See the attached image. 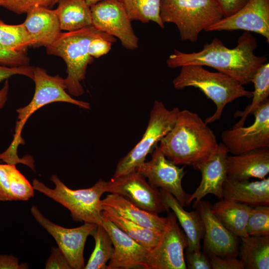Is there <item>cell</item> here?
<instances>
[{
	"label": "cell",
	"instance_id": "d4e9b609",
	"mask_svg": "<svg viewBox=\"0 0 269 269\" xmlns=\"http://www.w3.org/2000/svg\"><path fill=\"white\" fill-rule=\"evenodd\" d=\"M54 9L61 30L76 31L92 25L91 11L84 0H58Z\"/></svg>",
	"mask_w": 269,
	"mask_h": 269
},
{
	"label": "cell",
	"instance_id": "484cf974",
	"mask_svg": "<svg viewBox=\"0 0 269 269\" xmlns=\"http://www.w3.org/2000/svg\"><path fill=\"white\" fill-rule=\"evenodd\" d=\"M238 254L246 269H269V235L241 237Z\"/></svg>",
	"mask_w": 269,
	"mask_h": 269
},
{
	"label": "cell",
	"instance_id": "ee69618b",
	"mask_svg": "<svg viewBox=\"0 0 269 269\" xmlns=\"http://www.w3.org/2000/svg\"><path fill=\"white\" fill-rule=\"evenodd\" d=\"M9 88L8 81L6 80L3 87L0 89V110L4 107L7 101Z\"/></svg>",
	"mask_w": 269,
	"mask_h": 269
},
{
	"label": "cell",
	"instance_id": "b9f144b4",
	"mask_svg": "<svg viewBox=\"0 0 269 269\" xmlns=\"http://www.w3.org/2000/svg\"><path fill=\"white\" fill-rule=\"evenodd\" d=\"M13 201L5 164L0 163V201Z\"/></svg>",
	"mask_w": 269,
	"mask_h": 269
},
{
	"label": "cell",
	"instance_id": "277c9868",
	"mask_svg": "<svg viewBox=\"0 0 269 269\" xmlns=\"http://www.w3.org/2000/svg\"><path fill=\"white\" fill-rule=\"evenodd\" d=\"M181 68L173 80L174 87L178 90L189 87L198 88L216 106L214 114L205 119L207 124L219 120L227 104L239 98L252 97L253 91L247 90L238 80L225 74L210 72L197 65Z\"/></svg>",
	"mask_w": 269,
	"mask_h": 269
},
{
	"label": "cell",
	"instance_id": "ba28073f",
	"mask_svg": "<svg viewBox=\"0 0 269 269\" xmlns=\"http://www.w3.org/2000/svg\"><path fill=\"white\" fill-rule=\"evenodd\" d=\"M180 111L178 107L169 110L162 102L155 101L142 138L119 160L113 178L128 173L143 163L147 154L152 152L157 143L171 130Z\"/></svg>",
	"mask_w": 269,
	"mask_h": 269
},
{
	"label": "cell",
	"instance_id": "8992f818",
	"mask_svg": "<svg viewBox=\"0 0 269 269\" xmlns=\"http://www.w3.org/2000/svg\"><path fill=\"white\" fill-rule=\"evenodd\" d=\"M50 179L55 184L54 189L36 179L32 180V185L35 190L67 208L74 220L102 225L103 207L101 197L107 192V181L101 179L90 188L73 190L55 174Z\"/></svg>",
	"mask_w": 269,
	"mask_h": 269
},
{
	"label": "cell",
	"instance_id": "f546056e",
	"mask_svg": "<svg viewBox=\"0 0 269 269\" xmlns=\"http://www.w3.org/2000/svg\"><path fill=\"white\" fill-rule=\"evenodd\" d=\"M95 240V246L85 269H107V263L111 260L114 253L112 240L104 227L98 225L92 235Z\"/></svg>",
	"mask_w": 269,
	"mask_h": 269
},
{
	"label": "cell",
	"instance_id": "cb8c5ba5",
	"mask_svg": "<svg viewBox=\"0 0 269 269\" xmlns=\"http://www.w3.org/2000/svg\"><path fill=\"white\" fill-rule=\"evenodd\" d=\"M252 206L221 199L211 206L214 215L222 224L238 237L248 236L246 228Z\"/></svg>",
	"mask_w": 269,
	"mask_h": 269
},
{
	"label": "cell",
	"instance_id": "7bdbcfd3",
	"mask_svg": "<svg viewBox=\"0 0 269 269\" xmlns=\"http://www.w3.org/2000/svg\"><path fill=\"white\" fill-rule=\"evenodd\" d=\"M28 269L26 264L19 263V260L12 255H0V269Z\"/></svg>",
	"mask_w": 269,
	"mask_h": 269
},
{
	"label": "cell",
	"instance_id": "3957f363",
	"mask_svg": "<svg viewBox=\"0 0 269 269\" xmlns=\"http://www.w3.org/2000/svg\"><path fill=\"white\" fill-rule=\"evenodd\" d=\"M32 80L35 83L33 97L28 104L16 110L17 118L13 139L9 146L0 153V160L7 164H24L25 159L17 154V148L24 141L21 134L30 117L42 107L54 102H65L86 110L90 109L89 103L72 98L67 92L64 79L59 75L51 76L44 69L34 67Z\"/></svg>",
	"mask_w": 269,
	"mask_h": 269
},
{
	"label": "cell",
	"instance_id": "bcb514c9",
	"mask_svg": "<svg viewBox=\"0 0 269 269\" xmlns=\"http://www.w3.org/2000/svg\"><path fill=\"white\" fill-rule=\"evenodd\" d=\"M3 0H0V6H2Z\"/></svg>",
	"mask_w": 269,
	"mask_h": 269
},
{
	"label": "cell",
	"instance_id": "4fadbf2b",
	"mask_svg": "<svg viewBox=\"0 0 269 269\" xmlns=\"http://www.w3.org/2000/svg\"><path fill=\"white\" fill-rule=\"evenodd\" d=\"M135 170L153 186L172 194L183 207L188 206L190 194L182 186V180L186 173L184 166L179 167L168 159L159 146L156 145L152 151L151 160L144 161Z\"/></svg>",
	"mask_w": 269,
	"mask_h": 269
},
{
	"label": "cell",
	"instance_id": "ab89813d",
	"mask_svg": "<svg viewBox=\"0 0 269 269\" xmlns=\"http://www.w3.org/2000/svg\"><path fill=\"white\" fill-rule=\"evenodd\" d=\"M34 66L23 65L19 66H0V83L16 75L26 76L32 79Z\"/></svg>",
	"mask_w": 269,
	"mask_h": 269
},
{
	"label": "cell",
	"instance_id": "4dcf8cb0",
	"mask_svg": "<svg viewBox=\"0 0 269 269\" xmlns=\"http://www.w3.org/2000/svg\"><path fill=\"white\" fill-rule=\"evenodd\" d=\"M0 44L8 50L21 52L32 46L33 41L23 23L8 24L0 20Z\"/></svg>",
	"mask_w": 269,
	"mask_h": 269
},
{
	"label": "cell",
	"instance_id": "44dd1931",
	"mask_svg": "<svg viewBox=\"0 0 269 269\" xmlns=\"http://www.w3.org/2000/svg\"><path fill=\"white\" fill-rule=\"evenodd\" d=\"M222 197L223 199L251 206L269 205V178L250 181L227 177L223 185Z\"/></svg>",
	"mask_w": 269,
	"mask_h": 269
},
{
	"label": "cell",
	"instance_id": "4316f807",
	"mask_svg": "<svg viewBox=\"0 0 269 269\" xmlns=\"http://www.w3.org/2000/svg\"><path fill=\"white\" fill-rule=\"evenodd\" d=\"M103 207L102 215L149 251L153 249L159 242L162 231L140 226L123 217L111 208Z\"/></svg>",
	"mask_w": 269,
	"mask_h": 269
},
{
	"label": "cell",
	"instance_id": "7402d4cb",
	"mask_svg": "<svg viewBox=\"0 0 269 269\" xmlns=\"http://www.w3.org/2000/svg\"><path fill=\"white\" fill-rule=\"evenodd\" d=\"M102 201L103 206L111 208L123 217L145 228L162 232L167 222V217L143 210L119 194H108Z\"/></svg>",
	"mask_w": 269,
	"mask_h": 269
},
{
	"label": "cell",
	"instance_id": "e0dca14e",
	"mask_svg": "<svg viewBox=\"0 0 269 269\" xmlns=\"http://www.w3.org/2000/svg\"><path fill=\"white\" fill-rule=\"evenodd\" d=\"M102 226L109 234L114 253L107 269H147L149 251L138 244L102 215Z\"/></svg>",
	"mask_w": 269,
	"mask_h": 269
},
{
	"label": "cell",
	"instance_id": "8fae6325",
	"mask_svg": "<svg viewBox=\"0 0 269 269\" xmlns=\"http://www.w3.org/2000/svg\"><path fill=\"white\" fill-rule=\"evenodd\" d=\"M146 178L134 170L107 182V192L120 195L137 207L159 214L169 212L162 199L160 190L147 182Z\"/></svg>",
	"mask_w": 269,
	"mask_h": 269
},
{
	"label": "cell",
	"instance_id": "52a82bcc",
	"mask_svg": "<svg viewBox=\"0 0 269 269\" xmlns=\"http://www.w3.org/2000/svg\"><path fill=\"white\" fill-rule=\"evenodd\" d=\"M160 16L163 24L173 23L182 40L197 41L203 30L223 17L214 0H161Z\"/></svg>",
	"mask_w": 269,
	"mask_h": 269
},
{
	"label": "cell",
	"instance_id": "9a60e30c",
	"mask_svg": "<svg viewBox=\"0 0 269 269\" xmlns=\"http://www.w3.org/2000/svg\"><path fill=\"white\" fill-rule=\"evenodd\" d=\"M194 205L204 224V252L208 255L237 257L239 246L238 237L229 231L214 215L210 203L201 200Z\"/></svg>",
	"mask_w": 269,
	"mask_h": 269
},
{
	"label": "cell",
	"instance_id": "ac0fdd59",
	"mask_svg": "<svg viewBox=\"0 0 269 269\" xmlns=\"http://www.w3.org/2000/svg\"><path fill=\"white\" fill-rule=\"evenodd\" d=\"M228 153L226 147L221 142L215 151L197 166L196 170L201 173V181L194 192L190 194L188 206L193 201L194 204L198 202L209 194L220 199L223 198V185L227 177L226 162Z\"/></svg>",
	"mask_w": 269,
	"mask_h": 269
},
{
	"label": "cell",
	"instance_id": "f6af8a7d",
	"mask_svg": "<svg viewBox=\"0 0 269 269\" xmlns=\"http://www.w3.org/2000/svg\"><path fill=\"white\" fill-rule=\"evenodd\" d=\"M58 0H57L56 1V3L57 2ZM86 1V2L89 5V6H92L95 4H96V3H97L98 2L100 1V0H84Z\"/></svg>",
	"mask_w": 269,
	"mask_h": 269
},
{
	"label": "cell",
	"instance_id": "d590c367",
	"mask_svg": "<svg viewBox=\"0 0 269 269\" xmlns=\"http://www.w3.org/2000/svg\"><path fill=\"white\" fill-rule=\"evenodd\" d=\"M184 257L187 269H212L209 256L200 250L191 251L187 249Z\"/></svg>",
	"mask_w": 269,
	"mask_h": 269
},
{
	"label": "cell",
	"instance_id": "f35d334b",
	"mask_svg": "<svg viewBox=\"0 0 269 269\" xmlns=\"http://www.w3.org/2000/svg\"><path fill=\"white\" fill-rule=\"evenodd\" d=\"M46 269H71V267L63 252L58 247H53L51 254L45 263Z\"/></svg>",
	"mask_w": 269,
	"mask_h": 269
},
{
	"label": "cell",
	"instance_id": "1f68e13d",
	"mask_svg": "<svg viewBox=\"0 0 269 269\" xmlns=\"http://www.w3.org/2000/svg\"><path fill=\"white\" fill-rule=\"evenodd\" d=\"M12 200L26 201L34 196V189L15 165L5 163Z\"/></svg>",
	"mask_w": 269,
	"mask_h": 269
},
{
	"label": "cell",
	"instance_id": "603a6c76",
	"mask_svg": "<svg viewBox=\"0 0 269 269\" xmlns=\"http://www.w3.org/2000/svg\"><path fill=\"white\" fill-rule=\"evenodd\" d=\"M162 199L171 209L183 229L187 238L189 250H200L204 234V226L198 210L187 211L170 193L160 189Z\"/></svg>",
	"mask_w": 269,
	"mask_h": 269
},
{
	"label": "cell",
	"instance_id": "8d00e7d4",
	"mask_svg": "<svg viewBox=\"0 0 269 269\" xmlns=\"http://www.w3.org/2000/svg\"><path fill=\"white\" fill-rule=\"evenodd\" d=\"M29 58L26 51L15 52L9 51L0 44V64L7 66L28 65Z\"/></svg>",
	"mask_w": 269,
	"mask_h": 269
},
{
	"label": "cell",
	"instance_id": "60d3db41",
	"mask_svg": "<svg viewBox=\"0 0 269 269\" xmlns=\"http://www.w3.org/2000/svg\"><path fill=\"white\" fill-rule=\"evenodd\" d=\"M220 8L223 17L233 15L242 8L250 0H214Z\"/></svg>",
	"mask_w": 269,
	"mask_h": 269
},
{
	"label": "cell",
	"instance_id": "2e32d148",
	"mask_svg": "<svg viewBox=\"0 0 269 269\" xmlns=\"http://www.w3.org/2000/svg\"><path fill=\"white\" fill-rule=\"evenodd\" d=\"M243 30L264 36L269 42V0H250L233 15L223 17L206 31Z\"/></svg>",
	"mask_w": 269,
	"mask_h": 269
},
{
	"label": "cell",
	"instance_id": "9c48e42d",
	"mask_svg": "<svg viewBox=\"0 0 269 269\" xmlns=\"http://www.w3.org/2000/svg\"><path fill=\"white\" fill-rule=\"evenodd\" d=\"M167 217L159 242L148 253L147 269H187L184 257L187 238L173 212H169Z\"/></svg>",
	"mask_w": 269,
	"mask_h": 269
},
{
	"label": "cell",
	"instance_id": "7a4b0ae2",
	"mask_svg": "<svg viewBox=\"0 0 269 269\" xmlns=\"http://www.w3.org/2000/svg\"><path fill=\"white\" fill-rule=\"evenodd\" d=\"M158 146L165 156L176 165L196 169L217 148L219 143L212 130L196 113L180 111L171 130Z\"/></svg>",
	"mask_w": 269,
	"mask_h": 269
},
{
	"label": "cell",
	"instance_id": "d6986e66",
	"mask_svg": "<svg viewBox=\"0 0 269 269\" xmlns=\"http://www.w3.org/2000/svg\"><path fill=\"white\" fill-rule=\"evenodd\" d=\"M227 177L241 180L265 178L269 173V147L255 149L239 154L228 155Z\"/></svg>",
	"mask_w": 269,
	"mask_h": 269
},
{
	"label": "cell",
	"instance_id": "d6a6232c",
	"mask_svg": "<svg viewBox=\"0 0 269 269\" xmlns=\"http://www.w3.org/2000/svg\"><path fill=\"white\" fill-rule=\"evenodd\" d=\"M246 231L248 236L269 235V205L252 206Z\"/></svg>",
	"mask_w": 269,
	"mask_h": 269
},
{
	"label": "cell",
	"instance_id": "836d02e7",
	"mask_svg": "<svg viewBox=\"0 0 269 269\" xmlns=\"http://www.w3.org/2000/svg\"><path fill=\"white\" fill-rule=\"evenodd\" d=\"M57 0H3L2 5L16 14L27 13L38 7H48L56 3Z\"/></svg>",
	"mask_w": 269,
	"mask_h": 269
},
{
	"label": "cell",
	"instance_id": "74e56055",
	"mask_svg": "<svg viewBox=\"0 0 269 269\" xmlns=\"http://www.w3.org/2000/svg\"><path fill=\"white\" fill-rule=\"evenodd\" d=\"M210 258L212 269H244L243 264L236 257H221L216 255H208Z\"/></svg>",
	"mask_w": 269,
	"mask_h": 269
},
{
	"label": "cell",
	"instance_id": "f1b7e54d",
	"mask_svg": "<svg viewBox=\"0 0 269 269\" xmlns=\"http://www.w3.org/2000/svg\"><path fill=\"white\" fill-rule=\"evenodd\" d=\"M130 19L142 23L153 21L163 28L160 16L161 0H120Z\"/></svg>",
	"mask_w": 269,
	"mask_h": 269
},
{
	"label": "cell",
	"instance_id": "6da1fadb",
	"mask_svg": "<svg viewBox=\"0 0 269 269\" xmlns=\"http://www.w3.org/2000/svg\"><path fill=\"white\" fill-rule=\"evenodd\" d=\"M257 46L256 39L250 32L245 31L239 37L234 48L227 47L219 39L214 38L198 52L184 53L175 49L166 64L172 68L190 65L209 66L244 85L251 83L257 70L268 60L265 56L254 54Z\"/></svg>",
	"mask_w": 269,
	"mask_h": 269
},
{
	"label": "cell",
	"instance_id": "e575fe53",
	"mask_svg": "<svg viewBox=\"0 0 269 269\" xmlns=\"http://www.w3.org/2000/svg\"><path fill=\"white\" fill-rule=\"evenodd\" d=\"M116 38L107 33L94 37L90 42L88 53L93 58H99L107 54L111 50L112 44Z\"/></svg>",
	"mask_w": 269,
	"mask_h": 269
},
{
	"label": "cell",
	"instance_id": "5b68a950",
	"mask_svg": "<svg viewBox=\"0 0 269 269\" xmlns=\"http://www.w3.org/2000/svg\"><path fill=\"white\" fill-rule=\"evenodd\" d=\"M104 32L94 26L76 31L60 33L56 39L46 48L48 54L60 57L67 66L65 80L67 91L79 97L84 93L81 82L85 78L88 65L94 60L88 53L90 41Z\"/></svg>",
	"mask_w": 269,
	"mask_h": 269
},
{
	"label": "cell",
	"instance_id": "5bb4252c",
	"mask_svg": "<svg viewBox=\"0 0 269 269\" xmlns=\"http://www.w3.org/2000/svg\"><path fill=\"white\" fill-rule=\"evenodd\" d=\"M253 115L255 120L251 126L232 127L222 133V142L233 155L269 147V100L262 104Z\"/></svg>",
	"mask_w": 269,
	"mask_h": 269
},
{
	"label": "cell",
	"instance_id": "83f0119b",
	"mask_svg": "<svg viewBox=\"0 0 269 269\" xmlns=\"http://www.w3.org/2000/svg\"><path fill=\"white\" fill-rule=\"evenodd\" d=\"M251 82L254 84L251 104L246 107L243 111H237L234 118L241 117V119L233 127L244 126L247 117L253 113L268 99L269 96V63L262 65L253 77Z\"/></svg>",
	"mask_w": 269,
	"mask_h": 269
},
{
	"label": "cell",
	"instance_id": "7c38bea8",
	"mask_svg": "<svg viewBox=\"0 0 269 269\" xmlns=\"http://www.w3.org/2000/svg\"><path fill=\"white\" fill-rule=\"evenodd\" d=\"M90 8L93 26L118 38L128 49L134 50L138 47V38L120 0H101Z\"/></svg>",
	"mask_w": 269,
	"mask_h": 269
},
{
	"label": "cell",
	"instance_id": "30bf717a",
	"mask_svg": "<svg viewBox=\"0 0 269 269\" xmlns=\"http://www.w3.org/2000/svg\"><path fill=\"white\" fill-rule=\"evenodd\" d=\"M30 211L35 220L55 239L58 247L67 259L71 268L84 269L85 245L88 237L92 235L98 225L84 223L76 228H67L52 222L44 217L35 206L31 207Z\"/></svg>",
	"mask_w": 269,
	"mask_h": 269
},
{
	"label": "cell",
	"instance_id": "ffe728a7",
	"mask_svg": "<svg viewBox=\"0 0 269 269\" xmlns=\"http://www.w3.org/2000/svg\"><path fill=\"white\" fill-rule=\"evenodd\" d=\"M23 24L33 41L32 46L47 47L61 33L60 23L55 10L38 7L27 13Z\"/></svg>",
	"mask_w": 269,
	"mask_h": 269
}]
</instances>
